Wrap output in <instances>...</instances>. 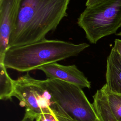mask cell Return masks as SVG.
Listing matches in <instances>:
<instances>
[{
    "mask_svg": "<svg viewBox=\"0 0 121 121\" xmlns=\"http://www.w3.org/2000/svg\"><path fill=\"white\" fill-rule=\"evenodd\" d=\"M70 0H21L18 16L9 48L45 40L68 16Z\"/></svg>",
    "mask_w": 121,
    "mask_h": 121,
    "instance_id": "cell-1",
    "label": "cell"
},
{
    "mask_svg": "<svg viewBox=\"0 0 121 121\" xmlns=\"http://www.w3.org/2000/svg\"><path fill=\"white\" fill-rule=\"evenodd\" d=\"M89 46L86 43L75 44L45 39L33 43L8 48L0 63L7 69L28 72L47 64L77 56Z\"/></svg>",
    "mask_w": 121,
    "mask_h": 121,
    "instance_id": "cell-2",
    "label": "cell"
},
{
    "mask_svg": "<svg viewBox=\"0 0 121 121\" xmlns=\"http://www.w3.org/2000/svg\"><path fill=\"white\" fill-rule=\"evenodd\" d=\"M62 117L76 121H95L98 116L80 87L62 80H44Z\"/></svg>",
    "mask_w": 121,
    "mask_h": 121,
    "instance_id": "cell-3",
    "label": "cell"
},
{
    "mask_svg": "<svg viewBox=\"0 0 121 121\" xmlns=\"http://www.w3.org/2000/svg\"><path fill=\"white\" fill-rule=\"evenodd\" d=\"M78 25L89 42L95 44L101 38L114 34L121 25V0H104L86 7L78 18Z\"/></svg>",
    "mask_w": 121,
    "mask_h": 121,
    "instance_id": "cell-4",
    "label": "cell"
},
{
    "mask_svg": "<svg viewBox=\"0 0 121 121\" xmlns=\"http://www.w3.org/2000/svg\"><path fill=\"white\" fill-rule=\"evenodd\" d=\"M13 96L26 108V112L36 118L45 113L61 116V112L47 89L44 80L34 78L28 73L14 80Z\"/></svg>",
    "mask_w": 121,
    "mask_h": 121,
    "instance_id": "cell-5",
    "label": "cell"
},
{
    "mask_svg": "<svg viewBox=\"0 0 121 121\" xmlns=\"http://www.w3.org/2000/svg\"><path fill=\"white\" fill-rule=\"evenodd\" d=\"M21 0H0V60L9 48L10 35L15 26Z\"/></svg>",
    "mask_w": 121,
    "mask_h": 121,
    "instance_id": "cell-6",
    "label": "cell"
},
{
    "mask_svg": "<svg viewBox=\"0 0 121 121\" xmlns=\"http://www.w3.org/2000/svg\"><path fill=\"white\" fill-rule=\"evenodd\" d=\"M38 69L43 71L49 78L62 80L81 88L91 87L90 82L75 65L66 66L53 62L43 65Z\"/></svg>",
    "mask_w": 121,
    "mask_h": 121,
    "instance_id": "cell-7",
    "label": "cell"
},
{
    "mask_svg": "<svg viewBox=\"0 0 121 121\" xmlns=\"http://www.w3.org/2000/svg\"><path fill=\"white\" fill-rule=\"evenodd\" d=\"M106 84L110 92L121 95V57L112 48L107 59Z\"/></svg>",
    "mask_w": 121,
    "mask_h": 121,
    "instance_id": "cell-8",
    "label": "cell"
},
{
    "mask_svg": "<svg viewBox=\"0 0 121 121\" xmlns=\"http://www.w3.org/2000/svg\"><path fill=\"white\" fill-rule=\"evenodd\" d=\"M93 97V107L101 121H117L111 111L106 95L102 88L97 90Z\"/></svg>",
    "mask_w": 121,
    "mask_h": 121,
    "instance_id": "cell-9",
    "label": "cell"
},
{
    "mask_svg": "<svg viewBox=\"0 0 121 121\" xmlns=\"http://www.w3.org/2000/svg\"><path fill=\"white\" fill-rule=\"evenodd\" d=\"M14 92V80L9 75L4 64L0 63V99L2 100L11 99Z\"/></svg>",
    "mask_w": 121,
    "mask_h": 121,
    "instance_id": "cell-10",
    "label": "cell"
},
{
    "mask_svg": "<svg viewBox=\"0 0 121 121\" xmlns=\"http://www.w3.org/2000/svg\"><path fill=\"white\" fill-rule=\"evenodd\" d=\"M104 91L109 106L117 121H121V95L109 91L104 85L101 88Z\"/></svg>",
    "mask_w": 121,
    "mask_h": 121,
    "instance_id": "cell-11",
    "label": "cell"
},
{
    "mask_svg": "<svg viewBox=\"0 0 121 121\" xmlns=\"http://www.w3.org/2000/svg\"><path fill=\"white\" fill-rule=\"evenodd\" d=\"M42 121H58L53 113H45L40 115Z\"/></svg>",
    "mask_w": 121,
    "mask_h": 121,
    "instance_id": "cell-12",
    "label": "cell"
},
{
    "mask_svg": "<svg viewBox=\"0 0 121 121\" xmlns=\"http://www.w3.org/2000/svg\"><path fill=\"white\" fill-rule=\"evenodd\" d=\"M113 49L118 53L121 57V39H116L114 41Z\"/></svg>",
    "mask_w": 121,
    "mask_h": 121,
    "instance_id": "cell-13",
    "label": "cell"
},
{
    "mask_svg": "<svg viewBox=\"0 0 121 121\" xmlns=\"http://www.w3.org/2000/svg\"><path fill=\"white\" fill-rule=\"evenodd\" d=\"M104 0H87L86 3V7H92L103 1Z\"/></svg>",
    "mask_w": 121,
    "mask_h": 121,
    "instance_id": "cell-14",
    "label": "cell"
},
{
    "mask_svg": "<svg viewBox=\"0 0 121 121\" xmlns=\"http://www.w3.org/2000/svg\"><path fill=\"white\" fill-rule=\"evenodd\" d=\"M36 117L31 114L26 112L23 119L21 121H35Z\"/></svg>",
    "mask_w": 121,
    "mask_h": 121,
    "instance_id": "cell-15",
    "label": "cell"
},
{
    "mask_svg": "<svg viewBox=\"0 0 121 121\" xmlns=\"http://www.w3.org/2000/svg\"><path fill=\"white\" fill-rule=\"evenodd\" d=\"M57 119L58 120V121H76L74 120H72L71 119H69L67 118L63 117L62 116H55ZM101 121V120L98 118L96 121Z\"/></svg>",
    "mask_w": 121,
    "mask_h": 121,
    "instance_id": "cell-16",
    "label": "cell"
},
{
    "mask_svg": "<svg viewBox=\"0 0 121 121\" xmlns=\"http://www.w3.org/2000/svg\"><path fill=\"white\" fill-rule=\"evenodd\" d=\"M35 121H42V120H41V117H40V116L36 118V119H35Z\"/></svg>",
    "mask_w": 121,
    "mask_h": 121,
    "instance_id": "cell-17",
    "label": "cell"
},
{
    "mask_svg": "<svg viewBox=\"0 0 121 121\" xmlns=\"http://www.w3.org/2000/svg\"><path fill=\"white\" fill-rule=\"evenodd\" d=\"M116 35H119V36H121V32H120L119 33L117 34H116Z\"/></svg>",
    "mask_w": 121,
    "mask_h": 121,
    "instance_id": "cell-18",
    "label": "cell"
},
{
    "mask_svg": "<svg viewBox=\"0 0 121 121\" xmlns=\"http://www.w3.org/2000/svg\"></svg>",
    "mask_w": 121,
    "mask_h": 121,
    "instance_id": "cell-19",
    "label": "cell"
}]
</instances>
